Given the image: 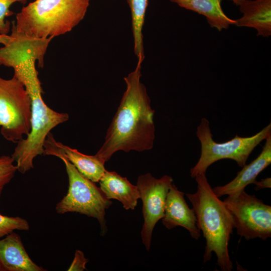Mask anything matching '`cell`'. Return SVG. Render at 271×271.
<instances>
[{
	"mask_svg": "<svg viewBox=\"0 0 271 271\" xmlns=\"http://www.w3.org/2000/svg\"><path fill=\"white\" fill-rule=\"evenodd\" d=\"M270 133V123L251 137H241L236 134L229 141L219 143L213 139L209 121L202 118L196 131L200 142L201 154L198 162L190 170L191 176L195 178L198 174L206 173L211 165L224 159L234 160L242 167L255 148Z\"/></svg>",
	"mask_w": 271,
	"mask_h": 271,
	"instance_id": "5b68a950",
	"label": "cell"
},
{
	"mask_svg": "<svg viewBox=\"0 0 271 271\" xmlns=\"http://www.w3.org/2000/svg\"><path fill=\"white\" fill-rule=\"evenodd\" d=\"M142 63L124 80L126 88L107 130L105 141L95 154L104 162L118 151L142 152L153 148L155 137V110L146 87L141 82Z\"/></svg>",
	"mask_w": 271,
	"mask_h": 271,
	"instance_id": "6da1fadb",
	"label": "cell"
},
{
	"mask_svg": "<svg viewBox=\"0 0 271 271\" xmlns=\"http://www.w3.org/2000/svg\"><path fill=\"white\" fill-rule=\"evenodd\" d=\"M265 143L259 156L250 163L243 166L236 177L223 186L212 188L218 197L238 193L256 181V178L271 163V133L266 138Z\"/></svg>",
	"mask_w": 271,
	"mask_h": 271,
	"instance_id": "7c38bea8",
	"label": "cell"
},
{
	"mask_svg": "<svg viewBox=\"0 0 271 271\" xmlns=\"http://www.w3.org/2000/svg\"><path fill=\"white\" fill-rule=\"evenodd\" d=\"M53 156L60 159L64 163L69 186L66 195L57 203V213L77 212L96 218L102 232L106 230L105 209L112 204L93 182L82 175L64 156L55 154Z\"/></svg>",
	"mask_w": 271,
	"mask_h": 271,
	"instance_id": "8992f818",
	"label": "cell"
},
{
	"mask_svg": "<svg viewBox=\"0 0 271 271\" xmlns=\"http://www.w3.org/2000/svg\"><path fill=\"white\" fill-rule=\"evenodd\" d=\"M232 1L234 4H235L236 5H238L239 3L242 0H229Z\"/></svg>",
	"mask_w": 271,
	"mask_h": 271,
	"instance_id": "cb8c5ba5",
	"label": "cell"
},
{
	"mask_svg": "<svg viewBox=\"0 0 271 271\" xmlns=\"http://www.w3.org/2000/svg\"><path fill=\"white\" fill-rule=\"evenodd\" d=\"M16 75L24 85L31 100V131L17 144L11 155L18 171L25 174L34 168L35 158L43 154L44 143L51 130L67 121L69 116L67 113L53 110L45 103L42 97L41 83L34 65L22 66Z\"/></svg>",
	"mask_w": 271,
	"mask_h": 271,
	"instance_id": "3957f363",
	"label": "cell"
},
{
	"mask_svg": "<svg viewBox=\"0 0 271 271\" xmlns=\"http://www.w3.org/2000/svg\"><path fill=\"white\" fill-rule=\"evenodd\" d=\"M232 217L237 234L246 240L271 237V207L244 190L223 201Z\"/></svg>",
	"mask_w": 271,
	"mask_h": 271,
	"instance_id": "ba28073f",
	"label": "cell"
},
{
	"mask_svg": "<svg viewBox=\"0 0 271 271\" xmlns=\"http://www.w3.org/2000/svg\"><path fill=\"white\" fill-rule=\"evenodd\" d=\"M15 161L11 156L0 157V197L5 187L14 178L18 171Z\"/></svg>",
	"mask_w": 271,
	"mask_h": 271,
	"instance_id": "d6986e66",
	"label": "cell"
},
{
	"mask_svg": "<svg viewBox=\"0 0 271 271\" xmlns=\"http://www.w3.org/2000/svg\"><path fill=\"white\" fill-rule=\"evenodd\" d=\"M172 183V178L168 175L156 179L148 173L138 177L137 186L143 202L144 220L141 236L147 250L154 227L164 216L167 195Z\"/></svg>",
	"mask_w": 271,
	"mask_h": 271,
	"instance_id": "9c48e42d",
	"label": "cell"
},
{
	"mask_svg": "<svg viewBox=\"0 0 271 271\" xmlns=\"http://www.w3.org/2000/svg\"><path fill=\"white\" fill-rule=\"evenodd\" d=\"M11 38L10 35L0 34V44L5 45L10 42Z\"/></svg>",
	"mask_w": 271,
	"mask_h": 271,
	"instance_id": "603a6c76",
	"label": "cell"
},
{
	"mask_svg": "<svg viewBox=\"0 0 271 271\" xmlns=\"http://www.w3.org/2000/svg\"><path fill=\"white\" fill-rule=\"evenodd\" d=\"M127 2L131 12L134 51L138 58V62L142 63L145 58L142 30L148 0H127Z\"/></svg>",
	"mask_w": 271,
	"mask_h": 271,
	"instance_id": "e0dca14e",
	"label": "cell"
},
{
	"mask_svg": "<svg viewBox=\"0 0 271 271\" xmlns=\"http://www.w3.org/2000/svg\"><path fill=\"white\" fill-rule=\"evenodd\" d=\"M31 100L24 85L15 75L0 77L1 133L7 141L17 144L31 129Z\"/></svg>",
	"mask_w": 271,
	"mask_h": 271,
	"instance_id": "52a82bcc",
	"label": "cell"
},
{
	"mask_svg": "<svg viewBox=\"0 0 271 271\" xmlns=\"http://www.w3.org/2000/svg\"><path fill=\"white\" fill-rule=\"evenodd\" d=\"M88 260L84 256L83 252L76 250L73 261L68 269V271H82L86 269L85 264Z\"/></svg>",
	"mask_w": 271,
	"mask_h": 271,
	"instance_id": "44dd1931",
	"label": "cell"
},
{
	"mask_svg": "<svg viewBox=\"0 0 271 271\" xmlns=\"http://www.w3.org/2000/svg\"><path fill=\"white\" fill-rule=\"evenodd\" d=\"M90 0H35L17 14L16 30L46 39L71 31L84 18Z\"/></svg>",
	"mask_w": 271,
	"mask_h": 271,
	"instance_id": "277c9868",
	"label": "cell"
},
{
	"mask_svg": "<svg viewBox=\"0 0 271 271\" xmlns=\"http://www.w3.org/2000/svg\"><path fill=\"white\" fill-rule=\"evenodd\" d=\"M184 196V193L172 183L167 195L162 222L169 229L182 226L188 230L193 238L198 239L201 231L196 216L193 209L188 206Z\"/></svg>",
	"mask_w": 271,
	"mask_h": 271,
	"instance_id": "30bf717a",
	"label": "cell"
},
{
	"mask_svg": "<svg viewBox=\"0 0 271 271\" xmlns=\"http://www.w3.org/2000/svg\"><path fill=\"white\" fill-rule=\"evenodd\" d=\"M222 0H170L179 7L202 15L206 18L211 27L219 31L227 29L235 20L229 18L221 7Z\"/></svg>",
	"mask_w": 271,
	"mask_h": 271,
	"instance_id": "2e32d148",
	"label": "cell"
},
{
	"mask_svg": "<svg viewBox=\"0 0 271 271\" xmlns=\"http://www.w3.org/2000/svg\"><path fill=\"white\" fill-rule=\"evenodd\" d=\"M197 189L194 193H186L196 216L199 228L206 240L204 262L215 253L217 263L222 271H231L233 263L228 245L234 229L232 217L223 201L213 192L206 173L195 178Z\"/></svg>",
	"mask_w": 271,
	"mask_h": 271,
	"instance_id": "7a4b0ae2",
	"label": "cell"
},
{
	"mask_svg": "<svg viewBox=\"0 0 271 271\" xmlns=\"http://www.w3.org/2000/svg\"><path fill=\"white\" fill-rule=\"evenodd\" d=\"M30 225L20 216H8L0 213V238H3L15 230H29Z\"/></svg>",
	"mask_w": 271,
	"mask_h": 271,
	"instance_id": "ac0fdd59",
	"label": "cell"
},
{
	"mask_svg": "<svg viewBox=\"0 0 271 271\" xmlns=\"http://www.w3.org/2000/svg\"><path fill=\"white\" fill-rule=\"evenodd\" d=\"M255 185V190H258L263 188H270L271 180L270 178H267L261 179L259 181L256 180L253 183Z\"/></svg>",
	"mask_w": 271,
	"mask_h": 271,
	"instance_id": "7402d4cb",
	"label": "cell"
},
{
	"mask_svg": "<svg viewBox=\"0 0 271 271\" xmlns=\"http://www.w3.org/2000/svg\"><path fill=\"white\" fill-rule=\"evenodd\" d=\"M100 188L108 199L120 201L126 210L134 209L140 193L138 187L115 172L105 171L100 180Z\"/></svg>",
	"mask_w": 271,
	"mask_h": 271,
	"instance_id": "9a60e30c",
	"label": "cell"
},
{
	"mask_svg": "<svg viewBox=\"0 0 271 271\" xmlns=\"http://www.w3.org/2000/svg\"><path fill=\"white\" fill-rule=\"evenodd\" d=\"M60 154L64 156L84 177L95 182H98L106 171L104 163L96 155L89 156L79 152L56 141L50 132L44 145V155L53 156Z\"/></svg>",
	"mask_w": 271,
	"mask_h": 271,
	"instance_id": "8fae6325",
	"label": "cell"
},
{
	"mask_svg": "<svg viewBox=\"0 0 271 271\" xmlns=\"http://www.w3.org/2000/svg\"><path fill=\"white\" fill-rule=\"evenodd\" d=\"M29 256L14 231L0 239V271H45Z\"/></svg>",
	"mask_w": 271,
	"mask_h": 271,
	"instance_id": "4fadbf2b",
	"label": "cell"
},
{
	"mask_svg": "<svg viewBox=\"0 0 271 271\" xmlns=\"http://www.w3.org/2000/svg\"><path fill=\"white\" fill-rule=\"evenodd\" d=\"M237 6L243 16L235 25L254 28L257 36L271 35V0H242Z\"/></svg>",
	"mask_w": 271,
	"mask_h": 271,
	"instance_id": "5bb4252c",
	"label": "cell"
},
{
	"mask_svg": "<svg viewBox=\"0 0 271 271\" xmlns=\"http://www.w3.org/2000/svg\"><path fill=\"white\" fill-rule=\"evenodd\" d=\"M27 0H0V34L8 35L11 29V23L6 19L14 14L10 10L16 3L25 4Z\"/></svg>",
	"mask_w": 271,
	"mask_h": 271,
	"instance_id": "ffe728a7",
	"label": "cell"
}]
</instances>
